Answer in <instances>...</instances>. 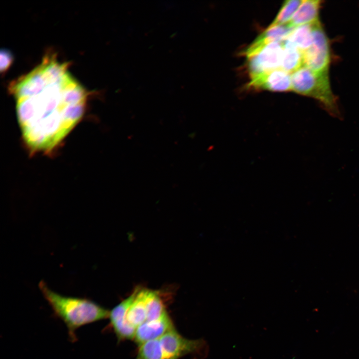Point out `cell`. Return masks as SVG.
Segmentation results:
<instances>
[{
  "instance_id": "1",
  "label": "cell",
  "mask_w": 359,
  "mask_h": 359,
  "mask_svg": "<svg viewBox=\"0 0 359 359\" xmlns=\"http://www.w3.org/2000/svg\"><path fill=\"white\" fill-rule=\"evenodd\" d=\"M67 65L46 55L10 88L23 139L32 152H51L83 116L87 93Z\"/></svg>"
},
{
  "instance_id": "2",
  "label": "cell",
  "mask_w": 359,
  "mask_h": 359,
  "mask_svg": "<svg viewBox=\"0 0 359 359\" xmlns=\"http://www.w3.org/2000/svg\"><path fill=\"white\" fill-rule=\"evenodd\" d=\"M38 287L54 315L65 324L72 342L77 340V329L109 317V310L90 299L63 296L49 289L43 281Z\"/></svg>"
},
{
  "instance_id": "3",
  "label": "cell",
  "mask_w": 359,
  "mask_h": 359,
  "mask_svg": "<svg viewBox=\"0 0 359 359\" xmlns=\"http://www.w3.org/2000/svg\"><path fill=\"white\" fill-rule=\"evenodd\" d=\"M292 90L313 97L331 114L338 113L337 104L330 86L328 73L318 74L303 66L291 75Z\"/></svg>"
},
{
  "instance_id": "4",
  "label": "cell",
  "mask_w": 359,
  "mask_h": 359,
  "mask_svg": "<svg viewBox=\"0 0 359 359\" xmlns=\"http://www.w3.org/2000/svg\"><path fill=\"white\" fill-rule=\"evenodd\" d=\"M313 42L303 52L304 66L318 74L328 73L331 60L330 45L320 21L313 24Z\"/></svg>"
},
{
  "instance_id": "5",
  "label": "cell",
  "mask_w": 359,
  "mask_h": 359,
  "mask_svg": "<svg viewBox=\"0 0 359 359\" xmlns=\"http://www.w3.org/2000/svg\"><path fill=\"white\" fill-rule=\"evenodd\" d=\"M283 42H273L246 56L250 77L280 68Z\"/></svg>"
},
{
  "instance_id": "6",
  "label": "cell",
  "mask_w": 359,
  "mask_h": 359,
  "mask_svg": "<svg viewBox=\"0 0 359 359\" xmlns=\"http://www.w3.org/2000/svg\"><path fill=\"white\" fill-rule=\"evenodd\" d=\"M159 339L166 359H180L186 355H197L206 348L204 340L185 338L175 328Z\"/></svg>"
},
{
  "instance_id": "7",
  "label": "cell",
  "mask_w": 359,
  "mask_h": 359,
  "mask_svg": "<svg viewBox=\"0 0 359 359\" xmlns=\"http://www.w3.org/2000/svg\"><path fill=\"white\" fill-rule=\"evenodd\" d=\"M140 287H136L126 299L110 311V326L119 341L134 339L136 328L126 321L127 312L135 300Z\"/></svg>"
},
{
  "instance_id": "8",
  "label": "cell",
  "mask_w": 359,
  "mask_h": 359,
  "mask_svg": "<svg viewBox=\"0 0 359 359\" xmlns=\"http://www.w3.org/2000/svg\"><path fill=\"white\" fill-rule=\"evenodd\" d=\"M248 86L274 92L292 90L291 75L278 68L251 78Z\"/></svg>"
},
{
  "instance_id": "9",
  "label": "cell",
  "mask_w": 359,
  "mask_h": 359,
  "mask_svg": "<svg viewBox=\"0 0 359 359\" xmlns=\"http://www.w3.org/2000/svg\"><path fill=\"white\" fill-rule=\"evenodd\" d=\"M175 328L173 321L167 312L160 318L146 321L138 326L136 329L134 340L139 346L148 341L158 339Z\"/></svg>"
},
{
  "instance_id": "10",
  "label": "cell",
  "mask_w": 359,
  "mask_h": 359,
  "mask_svg": "<svg viewBox=\"0 0 359 359\" xmlns=\"http://www.w3.org/2000/svg\"><path fill=\"white\" fill-rule=\"evenodd\" d=\"M293 29L287 25L269 26L245 50L244 54L247 56L271 42L285 41Z\"/></svg>"
},
{
  "instance_id": "11",
  "label": "cell",
  "mask_w": 359,
  "mask_h": 359,
  "mask_svg": "<svg viewBox=\"0 0 359 359\" xmlns=\"http://www.w3.org/2000/svg\"><path fill=\"white\" fill-rule=\"evenodd\" d=\"M320 4L321 1L318 0H303L290 21L286 25L295 28L319 22Z\"/></svg>"
},
{
  "instance_id": "12",
  "label": "cell",
  "mask_w": 359,
  "mask_h": 359,
  "mask_svg": "<svg viewBox=\"0 0 359 359\" xmlns=\"http://www.w3.org/2000/svg\"><path fill=\"white\" fill-rule=\"evenodd\" d=\"M148 291V289L140 287L126 315L127 322L136 329L146 321V299Z\"/></svg>"
},
{
  "instance_id": "13",
  "label": "cell",
  "mask_w": 359,
  "mask_h": 359,
  "mask_svg": "<svg viewBox=\"0 0 359 359\" xmlns=\"http://www.w3.org/2000/svg\"><path fill=\"white\" fill-rule=\"evenodd\" d=\"M312 27L313 24L295 27L284 41L303 52L308 49L312 44Z\"/></svg>"
},
{
  "instance_id": "14",
  "label": "cell",
  "mask_w": 359,
  "mask_h": 359,
  "mask_svg": "<svg viewBox=\"0 0 359 359\" xmlns=\"http://www.w3.org/2000/svg\"><path fill=\"white\" fill-rule=\"evenodd\" d=\"M283 51L280 68L291 74L304 66L303 52L283 41Z\"/></svg>"
},
{
  "instance_id": "15",
  "label": "cell",
  "mask_w": 359,
  "mask_h": 359,
  "mask_svg": "<svg viewBox=\"0 0 359 359\" xmlns=\"http://www.w3.org/2000/svg\"><path fill=\"white\" fill-rule=\"evenodd\" d=\"M167 312L160 292L148 289L146 299V321L157 319Z\"/></svg>"
},
{
  "instance_id": "16",
  "label": "cell",
  "mask_w": 359,
  "mask_h": 359,
  "mask_svg": "<svg viewBox=\"0 0 359 359\" xmlns=\"http://www.w3.org/2000/svg\"><path fill=\"white\" fill-rule=\"evenodd\" d=\"M302 1L301 0L285 1L276 17L269 26L286 25L290 21Z\"/></svg>"
},
{
  "instance_id": "17",
  "label": "cell",
  "mask_w": 359,
  "mask_h": 359,
  "mask_svg": "<svg viewBox=\"0 0 359 359\" xmlns=\"http://www.w3.org/2000/svg\"><path fill=\"white\" fill-rule=\"evenodd\" d=\"M139 346L135 359H166L159 339L148 341Z\"/></svg>"
},
{
  "instance_id": "18",
  "label": "cell",
  "mask_w": 359,
  "mask_h": 359,
  "mask_svg": "<svg viewBox=\"0 0 359 359\" xmlns=\"http://www.w3.org/2000/svg\"><path fill=\"white\" fill-rule=\"evenodd\" d=\"M13 56L11 52L6 49H2L0 51V68L1 72H5L11 65Z\"/></svg>"
}]
</instances>
